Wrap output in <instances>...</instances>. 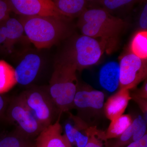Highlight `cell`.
Returning a JSON list of instances; mask_svg holds the SVG:
<instances>
[{
  "label": "cell",
  "instance_id": "1",
  "mask_svg": "<svg viewBox=\"0 0 147 147\" xmlns=\"http://www.w3.org/2000/svg\"><path fill=\"white\" fill-rule=\"evenodd\" d=\"M78 26L82 34L100 38L110 54L116 49L120 35L126 28L122 19L100 8L87 9L79 17Z\"/></svg>",
  "mask_w": 147,
  "mask_h": 147
},
{
  "label": "cell",
  "instance_id": "2",
  "mask_svg": "<svg viewBox=\"0 0 147 147\" xmlns=\"http://www.w3.org/2000/svg\"><path fill=\"white\" fill-rule=\"evenodd\" d=\"M24 33L38 49L52 47L67 34L65 19L55 17L20 16Z\"/></svg>",
  "mask_w": 147,
  "mask_h": 147
},
{
  "label": "cell",
  "instance_id": "3",
  "mask_svg": "<svg viewBox=\"0 0 147 147\" xmlns=\"http://www.w3.org/2000/svg\"><path fill=\"white\" fill-rule=\"evenodd\" d=\"M75 66L62 58L57 63L48 88L53 101L60 113L73 108V101L79 87Z\"/></svg>",
  "mask_w": 147,
  "mask_h": 147
},
{
  "label": "cell",
  "instance_id": "4",
  "mask_svg": "<svg viewBox=\"0 0 147 147\" xmlns=\"http://www.w3.org/2000/svg\"><path fill=\"white\" fill-rule=\"evenodd\" d=\"M106 48L101 40L82 34L72 40L62 58L81 71L97 63Z\"/></svg>",
  "mask_w": 147,
  "mask_h": 147
},
{
  "label": "cell",
  "instance_id": "5",
  "mask_svg": "<svg viewBox=\"0 0 147 147\" xmlns=\"http://www.w3.org/2000/svg\"><path fill=\"white\" fill-rule=\"evenodd\" d=\"M18 97L43 129L54 123L57 117L61 115L47 87L30 88L21 92Z\"/></svg>",
  "mask_w": 147,
  "mask_h": 147
},
{
  "label": "cell",
  "instance_id": "6",
  "mask_svg": "<svg viewBox=\"0 0 147 147\" xmlns=\"http://www.w3.org/2000/svg\"><path fill=\"white\" fill-rule=\"evenodd\" d=\"M5 117L16 125V129L32 139L44 129L18 96L9 100Z\"/></svg>",
  "mask_w": 147,
  "mask_h": 147
},
{
  "label": "cell",
  "instance_id": "7",
  "mask_svg": "<svg viewBox=\"0 0 147 147\" xmlns=\"http://www.w3.org/2000/svg\"><path fill=\"white\" fill-rule=\"evenodd\" d=\"M119 64V89H132L147 79V59L129 53L121 58Z\"/></svg>",
  "mask_w": 147,
  "mask_h": 147
},
{
  "label": "cell",
  "instance_id": "8",
  "mask_svg": "<svg viewBox=\"0 0 147 147\" xmlns=\"http://www.w3.org/2000/svg\"><path fill=\"white\" fill-rule=\"evenodd\" d=\"M11 11L20 16L55 17L66 20L51 0H10Z\"/></svg>",
  "mask_w": 147,
  "mask_h": 147
},
{
  "label": "cell",
  "instance_id": "9",
  "mask_svg": "<svg viewBox=\"0 0 147 147\" xmlns=\"http://www.w3.org/2000/svg\"><path fill=\"white\" fill-rule=\"evenodd\" d=\"M105 95L98 90L80 88L78 87L73 101L75 108L81 115L88 114L99 115L104 112Z\"/></svg>",
  "mask_w": 147,
  "mask_h": 147
},
{
  "label": "cell",
  "instance_id": "10",
  "mask_svg": "<svg viewBox=\"0 0 147 147\" xmlns=\"http://www.w3.org/2000/svg\"><path fill=\"white\" fill-rule=\"evenodd\" d=\"M42 62L36 53H29L24 55L14 68L17 84L24 86L32 84L40 71Z\"/></svg>",
  "mask_w": 147,
  "mask_h": 147
},
{
  "label": "cell",
  "instance_id": "11",
  "mask_svg": "<svg viewBox=\"0 0 147 147\" xmlns=\"http://www.w3.org/2000/svg\"><path fill=\"white\" fill-rule=\"evenodd\" d=\"M60 117L37 137L35 140V147H72L63 134V129L59 122Z\"/></svg>",
  "mask_w": 147,
  "mask_h": 147
},
{
  "label": "cell",
  "instance_id": "12",
  "mask_svg": "<svg viewBox=\"0 0 147 147\" xmlns=\"http://www.w3.org/2000/svg\"><path fill=\"white\" fill-rule=\"evenodd\" d=\"M147 123L143 117L138 116L120 137L114 139L111 143L108 142V147H126L140 140L147 134Z\"/></svg>",
  "mask_w": 147,
  "mask_h": 147
},
{
  "label": "cell",
  "instance_id": "13",
  "mask_svg": "<svg viewBox=\"0 0 147 147\" xmlns=\"http://www.w3.org/2000/svg\"><path fill=\"white\" fill-rule=\"evenodd\" d=\"M129 90L120 89L110 96L104 103V113L110 121L123 115L131 99Z\"/></svg>",
  "mask_w": 147,
  "mask_h": 147
},
{
  "label": "cell",
  "instance_id": "14",
  "mask_svg": "<svg viewBox=\"0 0 147 147\" xmlns=\"http://www.w3.org/2000/svg\"><path fill=\"white\" fill-rule=\"evenodd\" d=\"M73 123L68 122L65 125V136L72 147L76 145L77 147H85L88 141V137L83 130L86 128L87 125L83 123V120L78 117L71 116Z\"/></svg>",
  "mask_w": 147,
  "mask_h": 147
},
{
  "label": "cell",
  "instance_id": "15",
  "mask_svg": "<svg viewBox=\"0 0 147 147\" xmlns=\"http://www.w3.org/2000/svg\"><path fill=\"white\" fill-rule=\"evenodd\" d=\"M99 83L103 88L113 92L119 88V64L115 61L105 64L99 72Z\"/></svg>",
  "mask_w": 147,
  "mask_h": 147
},
{
  "label": "cell",
  "instance_id": "16",
  "mask_svg": "<svg viewBox=\"0 0 147 147\" xmlns=\"http://www.w3.org/2000/svg\"><path fill=\"white\" fill-rule=\"evenodd\" d=\"M5 40V49L11 52L14 44L21 39L24 32V28L18 19L8 18L0 24Z\"/></svg>",
  "mask_w": 147,
  "mask_h": 147
},
{
  "label": "cell",
  "instance_id": "17",
  "mask_svg": "<svg viewBox=\"0 0 147 147\" xmlns=\"http://www.w3.org/2000/svg\"><path fill=\"white\" fill-rule=\"evenodd\" d=\"M60 12L66 18L79 17L87 9L88 1L85 0L53 1Z\"/></svg>",
  "mask_w": 147,
  "mask_h": 147
},
{
  "label": "cell",
  "instance_id": "18",
  "mask_svg": "<svg viewBox=\"0 0 147 147\" xmlns=\"http://www.w3.org/2000/svg\"><path fill=\"white\" fill-rule=\"evenodd\" d=\"M0 147H35V141L17 129L0 136Z\"/></svg>",
  "mask_w": 147,
  "mask_h": 147
},
{
  "label": "cell",
  "instance_id": "19",
  "mask_svg": "<svg viewBox=\"0 0 147 147\" xmlns=\"http://www.w3.org/2000/svg\"><path fill=\"white\" fill-rule=\"evenodd\" d=\"M17 84L15 69L4 60H0V94L10 91Z\"/></svg>",
  "mask_w": 147,
  "mask_h": 147
},
{
  "label": "cell",
  "instance_id": "20",
  "mask_svg": "<svg viewBox=\"0 0 147 147\" xmlns=\"http://www.w3.org/2000/svg\"><path fill=\"white\" fill-rule=\"evenodd\" d=\"M133 120L130 115L123 114L111 121L105 131L107 139L108 140L114 139L120 137L130 126Z\"/></svg>",
  "mask_w": 147,
  "mask_h": 147
},
{
  "label": "cell",
  "instance_id": "21",
  "mask_svg": "<svg viewBox=\"0 0 147 147\" xmlns=\"http://www.w3.org/2000/svg\"><path fill=\"white\" fill-rule=\"evenodd\" d=\"M85 132L88 141L85 147H108V139L105 131L98 129L96 126H88Z\"/></svg>",
  "mask_w": 147,
  "mask_h": 147
},
{
  "label": "cell",
  "instance_id": "22",
  "mask_svg": "<svg viewBox=\"0 0 147 147\" xmlns=\"http://www.w3.org/2000/svg\"><path fill=\"white\" fill-rule=\"evenodd\" d=\"M131 53L144 59H147V31L141 30L135 35L130 45Z\"/></svg>",
  "mask_w": 147,
  "mask_h": 147
},
{
  "label": "cell",
  "instance_id": "23",
  "mask_svg": "<svg viewBox=\"0 0 147 147\" xmlns=\"http://www.w3.org/2000/svg\"><path fill=\"white\" fill-rule=\"evenodd\" d=\"M137 1L132 0H103L97 1L101 7L100 8L107 11L110 13L115 11H120L125 8L132 6Z\"/></svg>",
  "mask_w": 147,
  "mask_h": 147
},
{
  "label": "cell",
  "instance_id": "24",
  "mask_svg": "<svg viewBox=\"0 0 147 147\" xmlns=\"http://www.w3.org/2000/svg\"><path fill=\"white\" fill-rule=\"evenodd\" d=\"M11 11L8 1L0 0V24L9 18Z\"/></svg>",
  "mask_w": 147,
  "mask_h": 147
},
{
  "label": "cell",
  "instance_id": "25",
  "mask_svg": "<svg viewBox=\"0 0 147 147\" xmlns=\"http://www.w3.org/2000/svg\"><path fill=\"white\" fill-rule=\"evenodd\" d=\"M131 95V94H130ZM131 99H133L139 105V108L144 114V119L147 121V99L140 98L131 95Z\"/></svg>",
  "mask_w": 147,
  "mask_h": 147
},
{
  "label": "cell",
  "instance_id": "26",
  "mask_svg": "<svg viewBox=\"0 0 147 147\" xmlns=\"http://www.w3.org/2000/svg\"><path fill=\"white\" fill-rule=\"evenodd\" d=\"M139 25L142 30H147V4L143 7L139 18Z\"/></svg>",
  "mask_w": 147,
  "mask_h": 147
},
{
  "label": "cell",
  "instance_id": "27",
  "mask_svg": "<svg viewBox=\"0 0 147 147\" xmlns=\"http://www.w3.org/2000/svg\"><path fill=\"white\" fill-rule=\"evenodd\" d=\"M9 102L2 94H0V118L5 117Z\"/></svg>",
  "mask_w": 147,
  "mask_h": 147
},
{
  "label": "cell",
  "instance_id": "28",
  "mask_svg": "<svg viewBox=\"0 0 147 147\" xmlns=\"http://www.w3.org/2000/svg\"><path fill=\"white\" fill-rule=\"evenodd\" d=\"M132 95L140 98H144L147 99V79L145 80L144 85L141 88L139 89L137 92L134 94Z\"/></svg>",
  "mask_w": 147,
  "mask_h": 147
},
{
  "label": "cell",
  "instance_id": "29",
  "mask_svg": "<svg viewBox=\"0 0 147 147\" xmlns=\"http://www.w3.org/2000/svg\"><path fill=\"white\" fill-rule=\"evenodd\" d=\"M126 147H147V134L140 140L131 143Z\"/></svg>",
  "mask_w": 147,
  "mask_h": 147
}]
</instances>
